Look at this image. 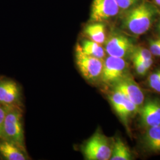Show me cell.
Segmentation results:
<instances>
[{"mask_svg": "<svg viewBox=\"0 0 160 160\" xmlns=\"http://www.w3.org/2000/svg\"><path fill=\"white\" fill-rule=\"evenodd\" d=\"M128 63L122 58L108 56L103 62L101 79L106 84H115L128 75Z\"/></svg>", "mask_w": 160, "mask_h": 160, "instance_id": "5", "label": "cell"}, {"mask_svg": "<svg viewBox=\"0 0 160 160\" xmlns=\"http://www.w3.org/2000/svg\"><path fill=\"white\" fill-rule=\"evenodd\" d=\"M82 51L94 57L103 59L105 57V50L100 44L92 40H86L81 45Z\"/></svg>", "mask_w": 160, "mask_h": 160, "instance_id": "16", "label": "cell"}, {"mask_svg": "<svg viewBox=\"0 0 160 160\" xmlns=\"http://www.w3.org/2000/svg\"><path fill=\"white\" fill-rule=\"evenodd\" d=\"M110 100L114 110L126 125L128 124L129 118L135 113L139 109L125 95L114 89L110 96Z\"/></svg>", "mask_w": 160, "mask_h": 160, "instance_id": "9", "label": "cell"}, {"mask_svg": "<svg viewBox=\"0 0 160 160\" xmlns=\"http://www.w3.org/2000/svg\"><path fill=\"white\" fill-rule=\"evenodd\" d=\"M120 9L115 0H93L90 21L103 22L118 14Z\"/></svg>", "mask_w": 160, "mask_h": 160, "instance_id": "7", "label": "cell"}, {"mask_svg": "<svg viewBox=\"0 0 160 160\" xmlns=\"http://www.w3.org/2000/svg\"><path fill=\"white\" fill-rule=\"evenodd\" d=\"M158 31L160 32V22H159L158 24Z\"/></svg>", "mask_w": 160, "mask_h": 160, "instance_id": "24", "label": "cell"}, {"mask_svg": "<svg viewBox=\"0 0 160 160\" xmlns=\"http://www.w3.org/2000/svg\"><path fill=\"white\" fill-rule=\"evenodd\" d=\"M120 10L125 12L137 3L138 0H115Z\"/></svg>", "mask_w": 160, "mask_h": 160, "instance_id": "19", "label": "cell"}, {"mask_svg": "<svg viewBox=\"0 0 160 160\" xmlns=\"http://www.w3.org/2000/svg\"><path fill=\"white\" fill-rule=\"evenodd\" d=\"M149 87L156 92H160V69L153 72L148 78Z\"/></svg>", "mask_w": 160, "mask_h": 160, "instance_id": "18", "label": "cell"}, {"mask_svg": "<svg viewBox=\"0 0 160 160\" xmlns=\"http://www.w3.org/2000/svg\"><path fill=\"white\" fill-rule=\"evenodd\" d=\"M22 119V114L17 106H8L4 123L2 139L16 144L25 152L24 138Z\"/></svg>", "mask_w": 160, "mask_h": 160, "instance_id": "2", "label": "cell"}, {"mask_svg": "<svg viewBox=\"0 0 160 160\" xmlns=\"http://www.w3.org/2000/svg\"></svg>", "mask_w": 160, "mask_h": 160, "instance_id": "25", "label": "cell"}, {"mask_svg": "<svg viewBox=\"0 0 160 160\" xmlns=\"http://www.w3.org/2000/svg\"><path fill=\"white\" fill-rule=\"evenodd\" d=\"M114 90L122 93L139 108L143 104L144 96L139 86L133 79L127 75L114 84Z\"/></svg>", "mask_w": 160, "mask_h": 160, "instance_id": "8", "label": "cell"}, {"mask_svg": "<svg viewBox=\"0 0 160 160\" xmlns=\"http://www.w3.org/2000/svg\"><path fill=\"white\" fill-rule=\"evenodd\" d=\"M84 33L91 40L99 44H102L106 40V26L102 22H92L88 24Z\"/></svg>", "mask_w": 160, "mask_h": 160, "instance_id": "13", "label": "cell"}, {"mask_svg": "<svg viewBox=\"0 0 160 160\" xmlns=\"http://www.w3.org/2000/svg\"><path fill=\"white\" fill-rule=\"evenodd\" d=\"M20 97V89L16 82L8 80L0 81V104L7 106H17Z\"/></svg>", "mask_w": 160, "mask_h": 160, "instance_id": "11", "label": "cell"}, {"mask_svg": "<svg viewBox=\"0 0 160 160\" xmlns=\"http://www.w3.org/2000/svg\"><path fill=\"white\" fill-rule=\"evenodd\" d=\"M132 60L135 69L138 74L141 75H144L146 74V73L147 72L148 69L146 68L142 63L137 60H135V59H132Z\"/></svg>", "mask_w": 160, "mask_h": 160, "instance_id": "22", "label": "cell"}, {"mask_svg": "<svg viewBox=\"0 0 160 160\" xmlns=\"http://www.w3.org/2000/svg\"><path fill=\"white\" fill-rule=\"evenodd\" d=\"M24 151L16 144L3 139L0 141V154L8 160H25L27 159Z\"/></svg>", "mask_w": 160, "mask_h": 160, "instance_id": "12", "label": "cell"}, {"mask_svg": "<svg viewBox=\"0 0 160 160\" xmlns=\"http://www.w3.org/2000/svg\"><path fill=\"white\" fill-rule=\"evenodd\" d=\"M131 153L126 145L119 138L117 139L112 148L111 160H131Z\"/></svg>", "mask_w": 160, "mask_h": 160, "instance_id": "15", "label": "cell"}, {"mask_svg": "<svg viewBox=\"0 0 160 160\" xmlns=\"http://www.w3.org/2000/svg\"><path fill=\"white\" fill-rule=\"evenodd\" d=\"M132 59L150 60L152 59V53L148 49L143 47H135L131 54Z\"/></svg>", "mask_w": 160, "mask_h": 160, "instance_id": "17", "label": "cell"}, {"mask_svg": "<svg viewBox=\"0 0 160 160\" xmlns=\"http://www.w3.org/2000/svg\"><path fill=\"white\" fill-rule=\"evenodd\" d=\"M112 152V148L108 138L98 132L89 139L83 147V154L86 160H110Z\"/></svg>", "mask_w": 160, "mask_h": 160, "instance_id": "3", "label": "cell"}, {"mask_svg": "<svg viewBox=\"0 0 160 160\" xmlns=\"http://www.w3.org/2000/svg\"><path fill=\"white\" fill-rule=\"evenodd\" d=\"M140 118L143 126L147 128L160 125V102L149 100L140 110Z\"/></svg>", "mask_w": 160, "mask_h": 160, "instance_id": "10", "label": "cell"}, {"mask_svg": "<svg viewBox=\"0 0 160 160\" xmlns=\"http://www.w3.org/2000/svg\"><path fill=\"white\" fill-rule=\"evenodd\" d=\"M155 4L160 7V0H154Z\"/></svg>", "mask_w": 160, "mask_h": 160, "instance_id": "23", "label": "cell"}, {"mask_svg": "<svg viewBox=\"0 0 160 160\" xmlns=\"http://www.w3.org/2000/svg\"><path fill=\"white\" fill-rule=\"evenodd\" d=\"M75 59L81 73L87 80L94 81L100 77L103 66L102 59L85 53L80 44L76 46Z\"/></svg>", "mask_w": 160, "mask_h": 160, "instance_id": "4", "label": "cell"}, {"mask_svg": "<svg viewBox=\"0 0 160 160\" xmlns=\"http://www.w3.org/2000/svg\"><path fill=\"white\" fill-rule=\"evenodd\" d=\"M146 148L151 151H160V125L149 128L143 138Z\"/></svg>", "mask_w": 160, "mask_h": 160, "instance_id": "14", "label": "cell"}, {"mask_svg": "<svg viewBox=\"0 0 160 160\" xmlns=\"http://www.w3.org/2000/svg\"><path fill=\"white\" fill-rule=\"evenodd\" d=\"M149 51L152 55L160 57V39L150 41Z\"/></svg>", "mask_w": 160, "mask_h": 160, "instance_id": "21", "label": "cell"}, {"mask_svg": "<svg viewBox=\"0 0 160 160\" xmlns=\"http://www.w3.org/2000/svg\"><path fill=\"white\" fill-rule=\"evenodd\" d=\"M7 110L8 106L0 104V139H2L3 138L4 123Z\"/></svg>", "mask_w": 160, "mask_h": 160, "instance_id": "20", "label": "cell"}, {"mask_svg": "<svg viewBox=\"0 0 160 160\" xmlns=\"http://www.w3.org/2000/svg\"><path fill=\"white\" fill-rule=\"evenodd\" d=\"M105 42V52L114 57L124 58L131 55L134 48L131 39L120 33L112 34Z\"/></svg>", "mask_w": 160, "mask_h": 160, "instance_id": "6", "label": "cell"}, {"mask_svg": "<svg viewBox=\"0 0 160 160\" xmlns=\"http://www.w3.org/2000/svg\"><path fill=\"white\" fill-rule=\"evenodd\" d=\"M158 14L155 6L143 1L125 12L122 28L132 34H144L150 29Z\"/></svg>", "mask_w": 160, "mask_h": 160, "instance_id": "1", "label": "cell"}]
</instances>
